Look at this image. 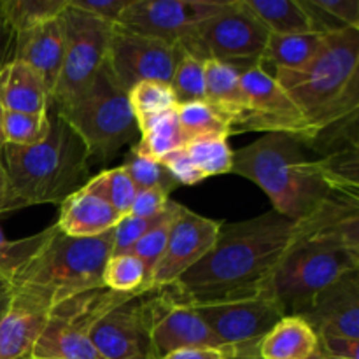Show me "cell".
Here are the masks:
<instances>
[{
  "instance_id": "cell-1",
  "label": "cell",
  "mask_w": 359,
  "mask_h": 359,
  "mask_svg": "<svg viewBox=\"0 0 359 359\" xmlns=\"http://www.w3.org/2000/svg\"><path fill=\"white\" fill-rule=\"evenodd\" d=\"M302 230L277 210L233 224H221L216 244L170 287L189 305H209L256 297Z\"/></svg>"
},
{
  "instance_id": "cell-2",
  "label": "cell",
  "mask_w": 359,
  "mask_h": 359,
  "mask_svg": "<svg viewBox=\"0 0 359 359\" xmlns=\"http://www.w3.org/2000/svg\"><path fill=\"white\" fill-rule=\"evenodd\" d=\"M307 123L305 146L316 158L359 142V30H328L321 49L298 70H266Z\"/></svg>"
},
{
  "instance_id": "cell-3",
  "label": "cell",
  "mask_w": 359,
  "mask_h": 359,
  "mask_svg": "<svg viewBox=\"0 0 359 359\" xmlns=\"http://www.w3.org/2000/svg\"><path fill=\"white\" fill-rule=\"evenodd\" d=\"M49 133L34 146L6 144L2 160L7 172L4 212L39 203H62L88 177L90 154L81 137L49 102Z\"/></svg>"
},
{
  "instance_id": "cell-4",
  "label": "cell",
  "mask_w": 359,
  "mask_h": 359,
  "mask_svg": "<svg viewBox=\"0 0 359 359\" xmlns=\"http://www.w3.org/2000/svg\"><path fill=\"white\" fill-rule=\"evenodd\" d=\"M231 174L249 179L272 200L273 210L293 221L307 219L330 196L318 158L291 133H265L233 151Z\"/></svg>"
},
{
  "instance_id": "cell-5",
  "label": "cell",
  "mask_w": 359,
  "mask_h": 359,
  "mask_svg": "<svg viewBox=\"0 0 359 359\" xmlns=\"http://www.w3.org/2000/svg\"><path fill=\"white\" fill-rule=\"evenodd\" d=\"M114 228L97 237H69L56 231L14 279L13 293L51 309L70 297L104 286V270L112 256Z\"/></svg>"
},
{
  "instance_id": "cell-6",
  "label": "cell",
  "mask_w": 359,
  "mask_h": 359,
  "mask_svg": "<svg viewBox=\"0 0 359 359\" xmlns=\"http://www.w3.org/2000/svg\"><path fill=\"white\" fill-rule=\"evenodd\" d=\"M356 269L359 262L353 252L302 221L300 233L273 272L269 291L286 316H302L326 287Z\"/></svg>"
},
{
  "instance_id": "cell-7",
  "label": "cell",
  "mask_w": 359,
  "mask_h": 359,
  "mask_svg": "<svg viewBox=\"0 0 359 359\" xmlns=\"http://www.w3.org/2000/svg\"><path fill=\"white\" fill-rule=\"evenodd\" d=\"M53 104L81 137L91 160H109L140 135L128 91L112 77L107 62L77 97Z\"/></svg>"
},
{
  "instance_id": "cell-8",
  "label": "cell",
  "mask_w": 359,
  "mask_h": 359,
  "mask_svg": "<svg viewBox=\"0 0 359 359\" xmlns=\"http://www.w3.org/2000/svg\"><path fill=\"white\" fill-rule=\"evenodd\" d=\"M135 294L100 286L70 297L49 309L48 323L32 359H104L91 342V330L109 311Z\"/></svg>"
},
{
  "instance_id": "cell-9",
  "label": "cell",
  "mask_w": 359,
  "mask_h": 359,
  "mask_svg": "<svg viewBox=\"0 0 359 359\" xmlns=\"http://www.w3.org/2000/svg\"><path fill=\"white\" fill-rule=\"evenodd\" d=\"M270 30L242 4L219 9L195 25L179 48L200 60L255 65L262 58Z\"/></svg>"
},
{
  "instance_id": "cell-10",
  "label": "cell",
  "mask_w": 359,
  "mask_h": 359,
  "mask_svg": "<svg viewBox=\"0 0 359 359\" xmlns=\"http://www.w3.org/2000/svg\"><path fill=\"white\" fill-rule=\"evenodd\" d=\"M65 39L62 72L51 100L56 104L77 97L107 62L114 23L70 6L60 16Z\"/></svg>"
},
{
  "instance_id": "cell-11",
  "label": "cell",
  "mask_w": 359,
  "mask_h": 359,
  "mask_svg": "<svg viewBox=\"0 0 359 359\" xmlns=\"http://www.w3.org/2000/svg\"><path fill=\"white\" fill-rule=\"evenodd\" d=\"M142 302L154 359L186 347L230 349L214 335L195 307L182 302L170 287L144 291Z\"/></svg>"
},
{
  "instance_id": "cell-12",
  "label": "cell",
  "mask_w": 359,
  "mask_h": 359,
  "mask_svg": "<svg viewBox=\"0 0 359 359\" xmlns=\"http://www.w3.org/2000/svg\"><path fill=\"white\" fill-rule=\"evenodd\" d=\"M193 307L223 346L235 354H258L263 337L286 316L269 290L256 297Z\"/></svg>"
},
{
  "instance_id": "cell-13",
  "label": "cell",
  "mask_w": 359,
  "mask_h": 359,
  "mask_svg": "<svg viewBox=\"0 0 359 359\" xmlns=\"http://www.w3.org/2000/svg\"><path fill=\"white\" fill-rule=\"evenodd\" d=\"M245 107L231 126V133H291L307 139V123L276 77L255 63L242 70Z\"/></svg>"
},
{
  "instance_id": "cell-14",
  "label": "cell",
  "mask_w": 359,
  "mask_h": 359,
  "mask_svg": "<svg viewBox=\"0 0 359 359\" xmlns=\"http://www.w3.org/2000/svg\"><path fill=\"white\" fill-rule=\"evenodd\" d=\"M181 56L182 49L179 46L125 30L114 23L107 67L119 86L130 91L142 81L170 84Z\"/></svg>"
},
{
  "instance_id": "cell-15",
  "label": "cell",
  "mask_w": 359,
  "mask_h": 359,
  "mask_svg": "<svg viewBox=\"0 0 359 359\" xmlns=\"http://www.w3.org/2000/svg\"><path fill=\"white\" fill-rule=\"evenodd\" d=\"M219 230V221L200 216L182 205L170 228L167 248L147 280L146 291L172 286L212 249Z\"/></svg>"
},
{
  "instance_id": "cell-16",
  "label": "cell",
  "mask_w": 359,
  "mask_h": 359,
  "mask_svg": "<svg viewBox=\"0 0 359 359\" xmlns=\"http://www.w3.org/2000/svg\"><path fill=\"white\" fill-rule=\"evenodd\" d=\"M91 342L104 359H154L142 293L109 311L91 330Z\"/></svg>"
},
{
  "instance_id": "cell-17",
  "label": "cell",
  "mask_w": 359,
  "mask_h": 359,
  "mask_svg": "<svg viewBox=\"0 0 359 359\" xmlns=\"http://www.w3.org/2000/svg\"><path fill=\"white\" fill-rule=\"evenodd\" d=\"M223 7L195 6L182 0H140L116 20L125 30L179 46L182 39L205 18Z\"/></svg>"
},
{
  "instance_id": "cell-18",
  "label": "cell",
  "mask_w": 359,
  "mask_h": 359,
  "mask_svg": "<svg viewBox=\"0 0 359 359\" xmlns=\"http://www.w3.org/2000/svg\"><path fill=\"white\" fill-rule=\"evenodd\" d=\"M302 318L318 335L359 340V269L326 287Z\"/></svg>"
},
{
  "instance_id": "cell-19",
  "label": "cell",
  "mask_w": 359,
  "mask_h": 359,
  "mask_svg": "<svg viewBox=\"0 0 359 359\" xmlns=\"http://www.w3.org/2000/svg\"><path fill=\"white\" fill-rule=\"evenodd\" d=\"M63 56H65V39H63L60 18L42 21L14 34V55L11 60H21L37 70L48 84L51 95L60 79Z\"/></svg>"
},
{
  "instance_id": "cell-20",
  "label": "cell",
  "mask_w": 359,
  "mask_h": 359,
  "mask_svg": "<svg viewBox=\"0 0 359 359\" xmlns=\"http://www.w3.org/2000/svg\"><path fill=\"white\" fill-rule=\"evenodd\" d=\"M48 316L49 309L13 293L9 309L0 319V359H32Z\"/></svg>"
},
{
  "instance_id": "cell-21",
  "label": "cell",
  "mask_w": 359,
  "mask_h": 359,
  "mask_svg": "<svg viewBox=\"0 0 359 359\" xmlns=\"http://www.w3.org/2000/svg\"><path fill=\"white\" fill-rule=\"evenodd\" d=\"M121 217L123 214L111 203L86 188H79L62 202L56 224L69 237H97L111 231Z\"/></svg>"
},
{
  "instance_id": "cell-22",
  "label": "cell",
  "mask_w": 359,
  "mask_h": 359,
  "mask_svg": "<svg viewBox=\"0 0 359 359\" xmlns=\"http://www.w3.org/2000/svg\"><path fill=\"white\" fill-rule=\"evenodd\" d=\"M51 91L37 70L21 60H9L0 67V104L6 111L46 114Z\"/></svg>"
},
{
  "instance_id": "cell-23",
  "label": "cell",
  "mask_w": 359,
  "mask_h": 359,
  "mask_svg": "<svg viewBox=\"0 0 359 359\" xmlns=\"http://www.w3.org/2000/svg\"><path fill=\"white\" fill-rule=\"evenodd\" d=\"M270 32H328L333 30L307 0H238Z\"/></svg>"
},
{
  "instance_id": "cell-24",
  "label": "cell",
  "mask_w": 359,
  "mask_h": 359,
  "mask_svg": "<svg viewBox=\"0 0 359 359\" xmlns=\"http://www.w3.org/2000/svg\"><path fill=\"white\" fill-rule=\"evenodd\" d=\"M319 351V335L302 316H284L258 346L262 359H307Z\"/></svg>"
},
{
  "instance_id": "cell-25",
  "label": "cell",
  "mask_w": 359,
  "mask_h": 359,
  "mask_svg": "<svg viewBox=\"0 0 359 359\" xmlns=\"http://www.w3.org/2000/svg\"><path fill=\"white\" fill-rule=\"evenodd\" d=\"M304 221L311 230L344 245L359 262V203L330 193L318 210Z\"/></svg>"
},
{
  "instance_id": "cell-26",
  "label": "cell",
  "mask_w": 359,
  "mask_h": 359,
  "mask_svg": "<svg viewBox=\"0 0 359 359\" xmlns=\"http://www.w3.org/2000/svg\"><path fill=\"white\" fill-rule=\"evenodd\" d=\"M249 65L205 60V102L223 112L235 125L245 107L242 70Z\"/></svg>"
},
{
  "instance_id": "cell-27",
  "label": "cell",
  "mask_w": 359,
  "mask_h": 359,
  "mask_svg": "<svg viewBox=\"0 0 359 359\" xmlns=\"http://www.w3.org/2000/svg\"><path fill=\"white\" fill-rule=\"evenodd\" d=\"M326 32H270L269 42L258 65L265 70H298L307 65L325 42Z\"/></svg>"
},
{
  "instance_id": "cell-28",
  "label": "cell",
  "mask_w": 359,
  "mask_h": 359,
  "mask_svg": "<svg viewBox=\"0 0 359 359\" xmlns=\"http://www.w3.org/2000/svg\"><path fill=\"white\" fill-rule=\"evenodd\" d=\"M139 132L140 140L133 149L158 161L188 144L179 125L177 109L139 121Z\"/></svg>"
},
{
  "instance_id": "cell-29",
  "label": "cell",
  "mask_w": 359,
  "mask_h": 359,
  "mask_svg": "<svg viewBox=\"0 0 359 359\" xmlns=\"http://www.w3.org/2000/svg\"><path fill=\"white\" fill-rule=\"evenodd\" d=\"M70 6L72 0H6L0 6V21L14 35L42 21L60 18Z\"/></svg>"
},
{
  "instance_id": "cell-30",
  "label": "cell",
  "mask_w": 359,
  "mask_h": 359,
  "mask_svg": "<svg viewBox=\"0 0 359 359\" xmlns=\"http://www.w3.org/2000/svg\"><path fill=\"white\" fill-rule=\"evenodd\" d=\"M55 231L56 223L32 237L9 241L0 230V283L13 286L14 279L41 252V249L48 244Z\"/></svg>"
},
{
  "instance_id": "cell-31",
  "label": "cell",
  "mask_w": 359,
  "mask_h": 359,
  "mask_svg": "<svg viewBox=\"0 0 359 359\" xmlns=\"http://www.w3.org/2000/svg\"><path fill=\"white\" fill-rule=\"evenodd\" d=\"M179 125L186 142L207 137H230L231 121L209 102H193L177 107Z\"/></svg>"
},
{
  "instance_id": "cell-32",
  "label": "cell",
  "mask_w": 359,
  "mask_h": 359,
  "mask_svg": "<svg viewBox=\"0 0 359 359\" xmlns=\"http://www.w3.org/2000/svg\"><path fill=\"white\" fill-rule=\"evenodd\" d=\"M189 160L207 177L231 174L233 149L228 144V137H207L191 140L184 146Z\"/></svg>"
},
{
  "instance_id": "cell-33",
  "label": "cell",
  "mask_w": 359,
  "mask_h": 359,
  "mask_svg": "<svg viewBox=\"0 0 359 359\" xmlns=\"http://www.w3.org/2000/svg\"><path fill=\"white\" fill-rule=\"evenodd\" d=\"M83 188L104 198L107 203H111L123 216L130 214L133 198L137 195L135 184H133L132 179H130V175L126 174L123 167L100 172L98 175L91 177L90 181L84 182Z\"/></svg>"
},
{
  "instance_id": "cell-34",
  "label": "cell",
  "mask_w": 359,
  "mask_h": 359,
  "mask_svg": "<svg viewBox=\"0 0 359 359\" xmlns=\"http://www.w3.org/2000/svg\"><path fill=\"white\" fill-rule=\"evenodd\" d=\"M146 265L135 255L111 256L104 270V286L116 293L140 294L146 291Z\"/></svg>"
},
{
  "instance_id": "cell-35",
  "label": "cell",
  "mask_w": 359,
  "mask_h": 359,
  "mask_svg": "<svg viewBox=\"0 0 359 359\" xmlns=\"http://www.w3.org/2000/svg\"><path fill=\"white\" fill-rule=\"evenodd\" d=\"M128 97L137 123L179 107L172 86L161 81H142L128 91Z\"/></svg>"
},
{
  "instance_id": "cell-36",
  "label": "cell",
  "mask_w": 359,
  "mask_h": 359,
  "mask_svg": "<svg viewBox=\"0 0 359 359\" xmlns=\"http://www.w3.org/2000/svg\"><path fill=\"white\" fill-rule=\"evenodd\" d=\"M181 203L170 200L167 205V209L163 210L160 217H158L156 223L149 228L146 235L140 238L135 244V248L132 249V255H135L140 262L146 265L147 270V280H149V276L153 273L154 266L160 262L161 255H163L165 248H167L168 235H170V228L174 224L175 216L181 210ZM147 284V283H146Z\"/></svg>"
},
{
  "instance_id": "cell-37",
  "label": "cell",
  "mask_w": 359,
  "mask_h": 359,
  "mask_svg": "<svg viewBox=\"0 0 359 359\" xmlns=\"http://www.w3.org/2000/svg\"><path fill=\"white\" fill-rule=\"evenodd\" d=\"M170 86L179 105L205 102V62L182 51Z\"/></svg>"
},
{
  "instance_id": "cell-38",
  "label": "cell",
  "mask_w": 359,
  "mask_h": 359,
  "mask_svg": "<svg viewBox=\"0 0 359 359\" xmlns=\"http://www.w3.org/2000/svg\"><path fill=\"white\" fill-rule=\"evenodd\" d=\"M121 167L130 175L137 189L160 188L163 191L172 193L179 186V182L172 177V174L161 161L144 156V154L137 153L135 149L130 151Z\"/></svg>"
},
{
  "instance_id": "cell-39",
  "label": "cell",
  "mask_w": 359,
  "mask_h": 359,
  "mask_svg": "<svg viewBox=\"0 0 359 359\" xmlns=\"http://www.w3.org/2000/svg\"><path fill=\"white\" fill-rule=\"evenodd\" d=\"M49 114H27V112H4L6 142L14 146H34L42 142L49 133Z\"/></svg>"
},
{
  "instance_id": "cell-40",
  "label": "cell",
  "mask_w": 359,
  "mask_h": 359,
  "mask_svg": "<svg viewBox=\"0 0 359 359\" xmlns=\"http://www.w3.org/2000/svg\"><path fill=\"white\" fill-rule=\"evenodd\" d=\"M160 216L149 217V219H147V217L132 216V214L123 216L121 221L114 226V237H112L114 238V242H112V256L128 255V252H132V249L135 248L137 242H139L147 231H149V228L156 223Z\"/></svg>"
},
{
  "instance_id": "cell-41",
  "label": "cell",
  "mask_w": 359,
  "mask_h": 359,
  "mask_svg": "<svg viewBox=\"0 0 359 359\" xmlns=\"http://www.w3.org/2000/svg\"><path fill=\"white\" fill-rule=\"evenodd\" d=\"M330 28L351 27L359 30V0H307Z\"/></svg>"
},
{
  "instance_id": "cell-42",
  "label": "cell",
  "mask_w": 359,
  "mask_h": 359,
  "mask_svg": "<svg viewBox=\"0 0 359 359\" xmlns=\"http://www.w3.org/2000/svg\"><path fill=\"white\" fill-rule=\"evenodd\" d=\"M161 163L167 167V170L170 172L172 177L179 182V186H195L200 184L202 181H205V175L193 165V161L189 160L184 147L167 154V156L161 160Z\"/></svg>"
},
{
  "instance_id": "cell-43",
  "label": "cell",
  "mask_w": 359,
  "mask_h": 359,
  "mask_svg": "<svg viewBox=\"0 0 359 359\" xmlns=\"http://www.w3.org/2000/svg\"><path fill=\"white\" fill-rule=\"evenodd\" d=\"M170 193L163 191L160 188H146L137 189V195L133 198L132 209L130 214L137 217H156L167 209L168 202H170Z\"/></svg>"
},
{
  "instance_id": "cell-44",
  "label": "cell",
  "mask_w": 359,
  "mask_h": 359,
  "mask_svg": "<svg viewBox=\"0 0 359 359\" xmlns=\"http://www.w3.org/2000/svg\"><path fill=\"white\" fill-rule=\"evenodd\" d=\"M140 0H72V7L88 11L116 23L119 16Z\"/></svg>"
},
{
  "instance_id": "cell-45",
  "label": "cell",
  "mask_w": 359,
  "mask_h": 359,
  "mask_svg": "<svg viewBox=\"0 0 359 359\" xmlns=\"http://www.w3.org/2000/svg\"><path fill=\"white\" fill-rule=\"evenodd\" d=\"M319 351L325 359H359V340L319 335Z\"/></svg>"
},
{
  "instance_id": "cell-46",
  "label": "cell",
  "mask_w": 359,
  "mask_h": 359,
  "mask_svg": "<svg viewBox=\"0 0 359 359\" xmlns=\"http://www.w3.org/2000/svg\"><path fill=\"white\" fill-rule=\"evenodd\" d=\"M235 354L231 349H219V347H186L167 354L161 359H230Z\"/></svg>"
},
{
  "instance_id": "cell-47",
  "label": "cell",
  "mask_w": 359,
  "mask_h": 359,
  "mask_svg": "<svg viewBox=\"0 0 359 359\" xmlns=\"http://www.w3.org/2000/svg\"><path fill=\"white\" fill-rule=\"evenodd\" d=\"M7 198V172L4 165L2 154H0V214H4V205Z\"/></svg>"
},
{
  "instance_id": "cell-48",
  "label": "cell",
  "mask_w": 359,
  "mask_h": 359,
  "mask_svg": "<svg viewBox=\"0 0 359 359\" xmlns=\"http://www.w3.org/2000/svg\"><path fill=\"white\" fill-rule=\"evenodd\" d=\"M11 298H13V290H11L9 284L0 283V319L4 318L6 311L9 309Z\"/></svg>"
},
{
  "instance_id": "cell-49",
  "label": "cell",
  "mask_w": 359,
  "mask_h": 359,
  "mask_svg": "<svg viewBox=\"0 0 359 359\" xmlns=\"http://www.w3.org/2000/svg\"><path fill=\"white\" fill-rule=\"evenodd\" d=\"M182 2L195 4V6H209V7H228L238 4V0H182Z\"/></svg>"
},
{
  "instance_id": "cell-50",
  "label": "cell",
  "mask_w": 359,
  "mask_h": 359,
  "mask_svg": "<svg viewBox=\"0 0 359 359\" xmlns=\"http://www.w3.org/2000/svg\"><path fill=\"white\" fill-rule=\"evenodd\" d=\"M4 112H6V109L2 107V104H0V154H2L4 147H6V133H4Z\"/></svg>"
},
{
  "instance_id": "cell-51",
  "label": "cell",
  "mask_w": 359,
  "mask_h": 359,
  "mask_svg": "<svg viewBox=\"0 0 359 359\" xmlns=\"http://www.w3.org/2000/svg\"><path fill=\"white\" fill-rule=\"evenodd\" d=\"M230 359H262L259 354H233Z\"/></svg>"
},
{
  "instance_id": "cell-52",
  "label": "cell",
  "mask_w": 359,
  "mask_h": 359,
  "mask_svg": "<svg viewBox=\"0 0 359 359\" xmlns=\"http://www.w3.org/2000/svg\"><path fill=\"white\" fill-rule=\"evenodd\" d=\"M307 359H325V356H323V354H321V351H318V353L312 354V356H309Z\"/></svg>"
},
{
  "instance_id": "cell-53",
  "label": "cell",
  "mask_w": 359,
  "mask_h": 359,
  "mask_svg": "<svg viewBox=\"0 0 359 359\" xmlns=\"http://www.w3.org/2000/svg\"><path fill=\"white\" fill-rule=\"evenodd\" d=\"M2 32H7V30H6V28H4L2 21H0V41H2Z\"/></svg>"
},
{
  "instance_id": "cell-54",
  "label": "cell",
  "mask_w": 359,
  "mask_h": 359,
  "mask_svg": "<svg viewBox=\"0 0 359 359\" xmlns=\"http://www.w3.org/2000/svg\"><path fill=\"white\" fill-rule=\"evenodd\" d=\"M4 2H6V0H0V6H2V4H4Z\"/></svg>"
}]
</instances>
